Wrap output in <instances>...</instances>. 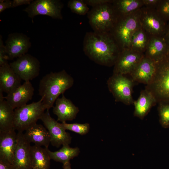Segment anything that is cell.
Returning a JSON list of instances; mask_svg holds the SVG:
<instances>
[{"label": "cell", "mask_w": 169, "mask_h": 169, "mask_svg": "<svg viewBox=\"0 0 169 169\" xmlns=\"http://www.w3.org/2000/svg\"><path fill=\"white\" fill-rule=\"evenodd\" d=\"M13 1L10 0H0V13L7 9L12 8Z\"/></svg>", "instance_id": "cell-34"}, {"label": "cell", "mask_w": 169, "mask_h": 169, "mask_svg": "<svg viewBox=\"0 0 169 169\" xmlns=\"http://www.w3.org/2000/svg\"><path fill=\"white\" fill-rule=\"evenodd\" d=\"M9 65L20 79L24 81H30L39 74L40 63L38 59L26 54L10 63Z\"/></svg>", "instance_id": "cell-9"}, {"label": "cell", "mask_w": 169, "mask_h": 169, "mask_svg": "<svg viewBox=\"0 0 169 169\" xmlns=\"http://www.w3.org/2000/svg\"><path fill=\"white\" fill-rule=\"evenodd\" d=\"M51 159L64 164L78 156L80 152L79 148H72L69 145H65L59 150L53 152L46 148Z\"/></svg>", "instance_id": "cell-27"}, {"label": "cell", "mask_w": 169, "mask_h": 169, "mask_svg": "<svg viewBox=\"0 0 169 169\" xmlns=\"http://www.w3.org/2000/svg\"><path fill=\"white\" fill-rule=\"evenodd\" d=\"M150 36L141 26L132 36L129 49L144 54Z\"/></svg>", "instance_id": "cell-26"}, {"label": "cell", "mask_w": 169, "mask_h": 169, "mask_svg": "<svg viewBox=\"0 0 169 169\" xmlns=\"http://www.w3.org/2000/svg\"><path fill=\"white\" fill-rule=\"evenodd\" d=\"M15 130L0 132V159L12 164L17 143Z\"/></svg>", "instance_id": "cell-18"}, {"label": "cell", "mask_w": 169, "mask_h": 169, "mask_svg": "<svg viewBox=\"0 0 169 169\" xmlns=\"http://www.w3.org/2000/svg\"><path fill=\"white\" fill-rule=\"evenodd\" d=\"M167 54V45L163 37L151 36L145 56L156 63Z\"/></svg>", "instance_id": "cell-19"}, {"label": "cell", "mask_w": 169, "mask_h": 169, "mask_svg": "<svg viewBox=\"0 0 169 169\" xmlns=\"http://www.w3.org/2000/svg\"><path fill=\"white\" fill-rule=\"evenodd\" d=\"M162 37L167 45L168 54H169V22L167 23L165 32Z\"/></svg>", "instance_id": "cell-37"}, {"label": "cell", "mask_w": 169, "mask_h": 169, "mask_svg": "<svg viewBox=\"0 0 169 169\" xmlns=\"http://www.w3.org/2000/svg\"><path fill=\"white\" fill-rule=\"evenodd\" d=\"M112 5L118 16L131 13L144 6L142 0H113Z\"/></svg>", "instance_id": "cell-25"}, {"label": "cell", "mask_w": 169, "mask_h": 169, "mask_svg": "<svg viewBox=\"0 0 169 169\" xmlns=\"http://www.w3.org/2000/svg\"><path fill=\"white\" fill-rule=\"evenodd\" d=\"M0 169H13V167L8 162L0 159Z\"/></svg>", "instance_id": "cell-38"}, {"label": "cell", "mask_w": 169, "mask_h": 169, "mask_svg": "<svg viewBox=\"0 0 169 169\" xmlns=\"http://www.w3.org/2000/svg\"><path fill=\"white\" fill-rule=\"evenodd\" d=\"M157 103L156 99L152 92L145 88L141 92L137 100L133 102L134 115L143 119Z\"/></svg>", "instance_id": "cell-22"}, {"label": "cell", "mask_w": 169, "mask_h": 169, "mask_svg": "<svg viewBox=\"0 0 169 169\" xmlns=\"http://www.w3.org/2000/svg\"><path fill=\"white\" fill-rule=\"evenodd\" d=\"M31 153L33 169H49L51 159L46 148L34 145Z\"/></svg>", "instance_id": "cell-24"}, {"label": "cell", "mask_w": 169, "mask_h": 169, "mask_svg": "<svg viewBox=\"0 0 169 169\" xmlns=\"http://www.w3.org/2000/svg\"><path fill=\"white\" fill-rule=\"evenodd\" d=\"M63 168L64 169H71V164L70 162H67L64 164H63Z\"/></svg>", "instance_id": "cell-39"}, {"label": "cell", "mask_w": 169, "mask_h": 169, "mask_svg": "<svg viewBox=\"0 0 169 169\" xmlns=\"http://www.w3.org/2000/svg\"><path fill=\"white\" fill-rule=\"evenodd\" d=\"M9 60L7 55L5 45L3 44L2 36H0V66L8 63Z\"/></svg>", "instance_id": "cell-32"}, {"label": "cell", "mask_w": 169, "mask_h": 169, "mask_svg": "<svg viewBox=\"0 0 169 169\" xmlns=\"http://www.w3.org/2000/svg\"><path fill=\"white\" fill-rule=\"evenodd\" d=\"M160 0H142L144 6L156 9Z\"/></svg>", "instance_id": "cell-35"}, {"label": "cell", "mask_w": 169, "mask_h": 169, "mask_svg": "<svg viewBox=\"0 0 169 169\" xmlns=\"http://www.w3.org/2000/svg\"><path fill=\"white\" fill-rule=\"evenodd\" d=\"M156 70V63L144 56L129 75L134 81L147 85L153 79Z\"/></svg>", "instance_id": "cell-16"}, {"label": "cell", "mask_w": 169, "mask_h": 169, "mask_svg": "<svg viewBox=\"0 0 169 169\" xmlns=\"http://www.w3.org/2000/svg\"><path fill=\"white\" fill-rule=\"evenodd\" d=\"M53 107V112L57 116V121L62 123L74 119L79 111L78 107L69 99L62 94V97H58Z\"/></svg>", "instance_id": "cell-17"}, {"label": "cell", "mask_w": 169, "mask_h": 169, "mask_svg": "<svg viewBox=\"0 0 169 169\" xmlns=\"http://www.w3.org/2000/svg\"><path fill=\"white\" fill-rule=\"evenodd\" d=\"M157 102H169V54L156 63V70L151 83L146 86Z\"/></svg>", "instance_id": "cell-4"}, {"label": "cell", "mask_w": 169, "mask_h": 169, "mask_svg": "<svg viewBox=\"0 0 169 169\" xmlns=\"http://www.w3.org/2000/svg\"><path fill=\"white\" fill-rule=\"evenodd\" d=\"M144 56V54L129 49L122 50L114 64L113 74H129Z\"/></svg>", "instance_id": "cell-13"}, {"label": "cell", "mask_w": 169, "mask_h": 169, "mask_svg": "<svg viewBox=\"0 0 169 169\" xmlns=\"http://www.w3.org/2000/svg\"><path fill=\"white\" fill-rule=\"evenodd\" d=\"M40 120L49 134L50 143L54 146L59 147L61 145H69L71 142V137L60 125V123L52 118L48 110L44 112Z\"/></svg>", "instance_id": "cell-11"}, {"label": "cell", "mask_w": 169, "mask_h": 169, "mask_svg": "<svg viewBox=\"0 0 169 169\" xmlns=\"http://www.w3.org/2000/svg\"><path fill=\"white\" fill-rule=\"evenodd\" d=\"M68 6L72 12L80 15H85L89 11L87 4L82 0H70Z\"/></svg>", "instance_id": "cell-30"}, {"label": "cell", "mask_w": 169, "mask_h": 169, "mask_svg": "<svg viewBox=\"0 0 169 169\" xmlns=\"http://www.w3.org/2000/svg\"><path fill=\"white\" fill-rule=\"evenodd\" d=\"M30 143L22 132L17 133V143L12 165L13 169H33Z\"/></svg>", "instance_id": "cell-12"}, {"label": "cell", "mask_w": 169, "mask_h": 169, "mask_svg": "<svg viewBox=\"0 0 169 169\" xmlns=\"http://www.w3.org/2000/svg\"><path fill=\"white\" fill-rule=\"evenodd\" d=\"M46 110L41 99L14 109V128L18 131L23 132L36 123Z\"/></svg>", "instance_id": "cell-6"}, {"label": "cell", "mask_w": 169, "mask_h": 169, "mask_svg": "<svg viewBox=\"0 0 169 169\" xmlns=\"http://www.w3.org/2000/svg\"><path fill=\"white\" fill-rule=\"evenodd\" d=\"M89 23L95 32L110 33L115 24L118 16L112 3L93 7L89 12Z\"/></svg>", "instance_id": "cell-5"}, {"label": "cell", "mask_w": 169, "mask_h": 169, "mask_svg": "<svg viewBox=\"0 0 169 169\" xmlns=\"http://www.w3.org/2000/svg\"><path fill=\"white\" fill-rule=\"evenodd\" d=\"M73 78L64 70L58 72H51L40 80L38 94L41 97L46 110H49L59 96L72 87Z\"/></svg>", "instance_id": "cell-2"}, {"label": "cell", "mask_w": 169, "mask_h": 169, "mask_svg": "<svg viewBox=\"0 0 169 169\" xmlns=\"http://www.w3.org/2000/svg\"><path fill=\"white\" fill-rule=\"evenodd\" d=\"M156 10L166 21L169 22V0H160Z\"/></svg>", "instance_id": "cell-31"}, {"label": "cell", "mask_w": 169, "mask_h": 169, "mask_svg": "<svg viewBox=\"0 0 169 169\" xmlns=\"http://www.w3.org/2000/svg\"><path fill=\"white\" fill-rule=\"evenodd\" d=\"M87 5L93 7L101 5L107 3H112L113 0H84Z\"/></svg>", "instance_id": "cell-33"}, {"label": "cell", "mask_w": 169, "mask_h": 169, "mask_svg": "<svg viewBox=\"0 0 169 169\" xmlns=\"http://www.w3.org/2000/svg\"><path fill=\"white\" fill-rule=\"evenodd\" d=\"M5 44L9 60L17 58L26 54L31 46L29 38L23 33H19L10 34Z\"/></svg>", "instance_id": "cell-14"}, {"label": "cell", "mask_w": 169, "mask_h": 169, "mask_svg": "<svg viewBox=\"0 0 169 169\" xmlns=\"http://www.w3.org/2000/svg\"><path fill=\"white\" fill-rule=\"evenodd\" d=\"M24 135L26 139L34 145L48 148L50 138L48 131L43 125L35 123L28 128Z\"/></svg>", "instance_id": "cell-21"}, {"label": "cell", "mask_w": 169, "mask_h": 169, "mask_svg": "<svg viewBox=\"0 0 169 169\" xmlns=\"http://www.w3.org/2000/svg\"><path fill=\"white\" fill-rule=\"evenodd\" d=\"M34 89L30 81H25L14 90L4 97L8 103L15 109L27 104L32 100Z\"/></svg>", "instance_id": "cell-15"}, {"label": "cell", "mask_w": 169, "mask_h": 169, "mask_svg": "<svg viewBox=\"0 0 169 169\" xmlns=\"http://www.w3.org/2000/svg\"><path fill=\"white\" fill-rule=\"evenodd\" d=\"M21 80L9 64L0 66V91L9 94L21 84Z\"/></svg>", "instance_id": "cell-20"}, {"label": "cell", "mask_w": 169, "mask_h": 169, "mask_svg": "<svg viewBox=\"0 0 169 169\" xmlns=\"http://www.w3.org/2000/svg\"><path fill=\"white\" fill-rule=\"evenodd\" d=\"M63 7V4L59 0H33L23 11L32 18L38 15H44L54 19H62Z\"/></svg>", "instance_id": "cell-10"}, {"label": "cell", "mask_w": 169, "mask_h": 169, "mask_svg": "<svg viewBox=\"0 0 169 169\" xmlns=\"http://www.w3.org/2000/svg\"><path fill=\"white\" fill-rule=\"evenodd\" d=\"M14 109L8 103L0 91V132L15 130Z\"/></svg>", "instance_id": "cell-23"}, {"label": "cell", "mask_w": 169, "mask_h": 169, "mask_svg": "<svg viewBox=\"0 0 169 169\" xmlns=\"http://www.w3.org/2000/svg\"><path fill=\"white\" fill-rule=\"evenodd\" d=\"M134 81L125 75L113 74L107 82L109 90L115 100L129 105L133 104L132 96Z\"/></svg>", "instance_id": "cell-7"}, {"label": "cell", "mask_w": 169, "mask_h": 169, "mask_svg": "<svg viewBox=\"0 0 169 169\" xmlns=\"http://www.w3.org/2000/svg\"><path fill=\"white\" fill-rule=\"evenodd\" d=\"M60 125L65 130H69L82 135L86 134L90 128V125L88 123L69 124L65 122L60 123Z\"/></svg>", "instance_id": "cell-29"}, {"label": "cell", "mask_w": 169, "mask_h": 169, "mask_svg": "<svg viewBox=\"0 0 169 169\" xmlns=\"http://www.w3.org/2000/svg\"><path fill=\"white\" fill-rule=\"evenodd\" d=\"M140 10L128 15L118 16L115 24L110 33L121 51L129 49L132 36L141 27Z\"/></svg>", "instance_id": "cell-3"}, {"label": "cell", "mask_w": 169, "mask_h": 169, "mask_svg": "<svg viewBox=\"0 0 169 169\" xmlns=\"http://www.w3.org/2000/svg\"><path fill=\"white\" fill-rule=\"evenodd\" d=\"M33 1L32 0H13L12 8H15L23 5H29Z\"/></svg>", "instance_id": "cell-36"}, {"label": "cell", "mask_w": 169, "mask_h": 169, "mask_svg": "<svg viewBox=\"0 0 169 169\" xmlns=\"http://www.w3.org/2000/svg\"><path fill=\"white\" fill-rule=\"evenodd\" d=\"M84 49L90 58L105 65L114 64L121 51L110 33L95 32L87 34L84 39Z\"/></svg>", "instance_id": "cell-1"}, {"label": "cell", "mask_w": 169, "mask_h": 169, "mask_svg": "<svg viewBox=\"0 0 169 169\" xmlns=\"http://www.w3.org/2000/svg\"><path fill=\"white\" fill-rule=\"evenodd\" d=\"M158 110L159 121L164 128H169V102H161L158 103Z\"/></svg>", "instance_id": "cell-28"}, {"label": "cell", "mask_w": 169, "mask_h": 169, "mask_svg": "<svg viewBox=\"0 0 169 169\" xmlns=\"http://www.w3.org/2000/svg\"><path fill=\"white\" fill-rule=\"evenodd\" d=\"M140 10L141 26L150 36L162 37L168 23L159 14L155 8L143 6Z\"/></svg>", "instance_id": "cell-8"}]
</instances>
